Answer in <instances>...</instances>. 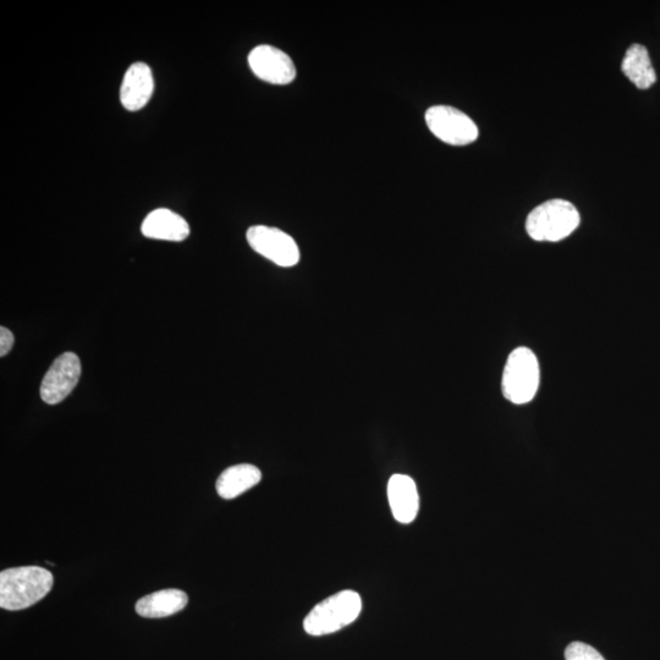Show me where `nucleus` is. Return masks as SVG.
<instances>
[{
	"label": "nucleus",
	"mask_w": 660,
	"mask_h": 660,
	"mask_svg": "<svg viewBox=\"0 0 660 660\" xmlns=\"http://www.w3.org/2000/svg\"><path fill=\"white\" fill-rule=\"evenodd\" d=\"M54 577L40 566H21L0 574V607L22 610L42 601L51 592Z\"/></svg>",
	"instance_id": "f257e3e1"
},
{
	"label": "nucleus",
	"mask_w": 660,
	"mask_h": 660,
	"mask_svg": "<svg viewBox=\"0 0 660 660\" xmlns=\"http://www.w3.org/2000/svg\"><path fill=\"white\" fill-rule=\"evenodd\" d=\"M581 217L569 201L550 200L528 214L526 230L536 241L557 242L568 238L579 228Z\"/></svg>",
	"instance_id": "f03ea898"
},
{
	"label": "nucleus",
	"mask_w": 660,
	"mask_h": 660,
	"mask_svg": "<svg viewBox=\"0 0 660 660\" xmlns=\"http://www.w3.org/2000/svg\"><path fill=\"white\" fill-rule=\"evenodd\" d=\"M362 610L359 593L341 591L326 601L319 603L306 616L304 629L308 635L324 636L334 634L354 623Z\"/></svg>",
	"instance_id": "7ed1b4c3"
},
{
	"label": "nucleus",
	"mask_w": 660,
	"mask_h": 660,
	"mask_svg": "<svg viewBox=\"0 0 660 660\" xmlns=\"http://www.w3.org/2000/svg\"><path fill=\"white\" fill-rule=\"evenodd\" d=\"M539 381L541 372L535 352L524 346L511 352L503 372L504 398L516 405L530 403L538 392Z\"/></svg>",
	"instance_id": "20e7f679"
},
{
	"label": "nucleus",
	"mask_w": 660,
	"mask_h": 660,
	"mask_svg": "<svg viewBox=\"0 0 660 660\" xmlns=\"http://www.w3.org/2000/svg\"><path fill=\"white\" fill-rule=\"evenodd\" d=\"M426 123L434 136L451 146L470 145L478 137L475 121L453 107L429 108L426 113Z\"/></svg>",
	"instance_id": "39448f33"
},
{
	"label": "nucleus",
	"mask_w": 660,
	"mask_h": 660,
	"mask_svg": "<svg viewBox=\"0 0 660 660\" xmlns=\"http://www.w3.org/2000/svg\"><path fill=\"white\" fill-rule=\"evenodd\" d=\"M246 239L253 251L260 253L279 267H294L300 261L299 246L283 230L266 225H255L247 230Z\"/></svg>",
	"instance_id": "423d86ee"
},
{
	"label": "nucleus",
	"mask_w": 660,
	"mask_h": 660,
	"mask_svg": "<svg viewBox=\"0 0 660 660\" xmlns=\"http://www.w3.org/2000/svg\"><path fill=\"white\" fill-rule=\"evenodd\" d=\"M81 362L74 352H64L52 363L41 384V399L48 405H57L68 398L79 383Z\"/></svg>",
	"instance_id": "0eeeda50"
},
{
	"label": "nucleus",
	"mask_w": 660,
	"mask_h": 660,
	"mask_svg": "<svg viewBox=\"0 0 660 660\" xmlns=\"http://www.w3.org/2000/svg\"><path fill=\"white\" fill-rule=\"evenodd\" d=\"M249 65L258 79L272 85H288L295 80L293 59L280 49L262 44L249 54Z\"/></svg>",
	"instance_id": "6e6552de"
},
{
	"label": "nucleus",
	"mask_w": 660,
	"mask_h": 660,
	"mask_svg": "<svg viewBox=\"0 0 660 660\" xmlns=\"http://www.w3.org/2000/svg\"><path fill=\"white\" fill-rule=\"evenodd\" d=\"M154 92L153 73L146 63L130 65L120 87V102L129 112H139L147 106Z\"/></svg>",
	"instance_id": "1a4fd4ad"
},
{
	"label": "nucleus",
	"mask_w": 660,
	"mask_h": 660,
	"mask_svg": "<svg viewBox=\"0 0 660 660\" xmlns=\"http://www.w3.org/2000/svg\"><path fill=\"white\" fill-rule=\"evenodd\" d=\"M388 499L394 519L411 524L420 510V497L414 480L406 475H393L388 482Z\"/></svg>",
	"instance_id": "9d476101"
},
{
	"label": "nucleus",
	"mask_w": 660,
	"mask_h": 660,
	"mask_svg": "<svg viewBox=\"0 0 660 660\" xmlns=\"http://www.w3.org/2000/svg\"><path fill=\"white\" fill-rule=\"evenodd\" d=\"M141 231L148 239L174 242L184 241L190 235L186 220L167 208L154 209L148 214Z\"/></svg>",
	"instance_id": "9b49d317"
},
{
	"label": "nucleus",
	"mask_w": 660,
	"mask_h": 660,
	"mask_svg": "<svg viewBox=\"0 0 660 660\" xmlns=\"http://www.w3.org/2000/svg\"><path fill=\"white\" fill-rule=\"evenodd\" d=\"M189 598L181 590H163L148 594L136 603V613L142 618H165L181 612L186 607Z\"/></svg>",
	"instance_id": "f8f14e48"
},
{
	"label": "nucleus",
	"mask_w": 660,
	"mask_h": 660,
	"mask_svg": "<svg viewBox=\"0 0 660 660\" xmlns=\"http://www.w3.org/2000/svg\"><path fill=\"white\" fill-rule=\"evenodd\" d=\"M262 480V472L256 466L241 464L229 467L217 480V493L223 499H235L250 491Z\"/></svg>",
	"instance_id": "ddd939ff"
},
{
	"label": "nucleus",
	"mask_w": 660,
	"mask_h": 660,
	"mask_svg": "<svg viewBox=\"0 0 660 660\" xmlns=\"http://www.w3.org/2000/svg\"><path fill=\"white\" fill-rule=\"evenodd\" d=\"M621 70L627 79L640 90H647L656 84V71L653 69L647 48L642 44L635 43L627 49Z\"/></svg>",
	"instance_id": "4468645a"
},
{
	"label": "nucleus",
	"mask_w": 660,
	"mask_h": 660,
	"mask_svg": "<svg viewBox=\"0 0 660 660\" xmlns=\"http://www.w3.org/2000/svg\"><path fill=\"white\" fill-rule=\"evenodd\" d=\"M566 660H605L601 653L582 642H574L566 648Z\"/></svg>",
	"instance_id": "2eb2a0df"
},
{
	"label": "nucleus",
	"mask_w": 660,
	"mask_h": 660,
	"mask_svg": "<svg viewBox=\"0 0 660 660\" xmlns=\"http://www.w3.org/2000/svg\"><path fill=\"white\" fill-rule=\"evenodd\" d=\"M15 343V338L13 333L10 332L8 328H0V356L4 357L9 354L11 348H13Z\"/></svg>",
	"instance_id": "dca6fc26"
}]
</instances>
